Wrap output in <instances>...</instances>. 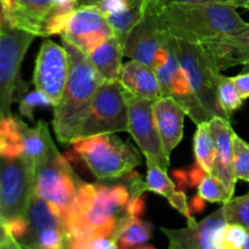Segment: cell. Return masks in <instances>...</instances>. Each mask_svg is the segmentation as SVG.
Listing matches in <instances>:
<instances>
[{"mask_svg": "<svg viewBox=\"0 0 249 249\" xmlns=\"http://www.w3.org/2000/svg\"><path fill=\"white\" fill-rule=\"evenodd\" d=\"M53 146L55 143L49 133L48 124L45 122L39 121L34 128H31L23 122L22 124V147H23L22 156L33 163L34 167L50 153Z\"/></svg>", "mask_w": 249, "mask_h": 249, "instance_id": "23", "label": "cell"}, {"mask_svg": "<svg viewBox=\"0 0 249 249\" xmlns=\"http://www.w3.org/2000/svg\"><path fill=\"white\" fill-rule=\"evenodd\" d=\"M22 249H31V248H28V247H24V246H22Z\"/></svg>", "mask_w": 249, "mask_h": 249, "instance_id": "46", "label": "cell"}, {"mask_svg": "<svg viewBox=\"0 0 249 249\" xmlns=\"http://www.w3.org/2000/svg\"><path fill=\"white\" fill-rule=\"evenodd\" d=\"M231 78H232L233 84L237 88L241 97L243 100L249 99V70H245V72Z\"/></svg>", "mask_w": 249, "mask_h": 249, "instance_id": "35", "label": "cell"}, {"mask_svg": "<svg viewBox=\"0 0 249 249\" xmlns=\"http://www.w3.org/2000/svg\"><path fill=\"white\" fill-rule=\"evenodd\" d=\"M174 49L192 91L209 118L221 117L228 119L219 104L218 91L221 71L213 56L202 44L177 38H174Z\"/></svg>", "mask_w": 249, "mask_h": 249, "instance_id": "4", "label": "cell"}, {"mask_svg": "<svg viewBox=\"0 0 249 249\" xmlns=\"http://www.w3.org/2000/svg\"><path fill=\"white\" fill-rule=\"evenodd\" d=\"M172 177L174 179L175 186L179 187L181 191H186L190 187L189 181V172L187 169H175L172 172Z\"/></svg>", "mask_w": 249, "mask_h": 249, "instance_id": "37", "label": "cell"}, {"mask_svg": "<svg viewBox=\"0 0 249 249\" xmlns=\"http://www.w3.org/2000/svg\"><path fill=\"white\" fill-rule=\"evenodd\" d=\"M219 2H224V4H230L236 7H246L248 4L249 0H216Z\"/></svg>", "mask_w": 249, "mask_h": 249, "instance_id": "40", "label": "cell"}, {"mask_svg": "<svg viewBox=\"0 0 249 249\" xmlns=\"http://www.w3.org/2000/svg\"><path fill=\"white\" fill-rule=\"evenodd\" d=\"M124 46L116 36H111L88 55L90 62L104 80H119L123 67Z\"/></svg>", "mask_w": 249, "mask_h": 249, "instance_id": "22", "label": "cell"}, {"mask_svg": "<svg viewBox=\"0 0 249 249\" xmlns=\"http://www.w3.org/2000/svg\"><path fill=\"white\" fill-rule=\"evenodd\" d=\"M212 134L216 147V157L214 162V169L212 175L218 178L229 194L233 196L237 179L232 168V148L235 130L231 126L230 121L221 117H214L209 121Z\"/></svg>", "mask_w": 249, "mask_h": 249, "instance_id": "18", "label": "cell"}, {"mask_svg": "<svg viewBox=\"0 0 249 249\" xmlns=\"http://www.w3.org/2000/svg\"><path fill=\"white\" fill-rule=\"evenodd\" d=\"M194 152L196 162L207 173L212 174L216 157V147L209 122H203L197 125L194 136Z\"/></svg>", "mask_w": 249, "mask_h": 249, "instance_id": "25", "label": "cell"}, {"mask_svg": "<svg viewBox=\"0 0 249 249\" xmlns=\"http://www.w3.org/2000/svg\"><path fill=\"white\" fill-rule=\"evenodd\" d=\"M72 148L99 180L123 178L141 163L135 147L113 134L78 139Z\"/></svg>", "mask_w": 249, "mask_h": 249, "instance_id": "3", "label": "cell"}, {"mask_svg": "<svg viewBox=\"0 0 249 249\" xmlns=\"http://www.w3.org/2000/svg\"><path fill=\"white\" fill-rule=\"evenodd\" d=\"M152 224L141 220L139 216L126 214L119 220L113 240L118 248L131 249L147 243L152 236Z\"/></svg>", "mask_w": 249, "mask_h": 249, "instance_id": "24", "label": "cell"}, {"mask_svg": "<svg viewBox=\"0 0 249 249\" xmlns=\"http://www.w3.org/2000/svg\"><path fill=\"white\" fill-rule=\"evenodd\" d=\"M206 1H216V0H157V2L162 7L167 6V5H172V4H185V2H206Z\"/></svg>", "mask_w": 249, "mask_h": 249, "instance_id": "39", "label": "cell"}, {"mask_svg": "<svg viewBox=\"0 0 249 249\" xmlns=\"http://www.w3.org/2000/svg\"><path fill=\"white\" fill-rule=\"evenodd\" d=\"M34 194V165L26 157H0V218L26 216Z\"/></svg>", "mask_w": 249, "mask_h": 249, "instance_id": "9", "label": "cell"}, {"mask_svg": "<svg viewBox=\"0 0 249 249\" xmlns=\"http://www.w3.org/2000/svg\"><path fill=\"white\" fill-rule=\"evenodd\" d=\"M189 206H190V211H191L192 214L201 213V212H203L204 208H206V201H204V199L197 194L196 196L192 197Z\"/></svg>", "mask_w": 249, "mask_h": 249, "instance_id": "38", "label": "cell"}, {"mask_svg": "<svg viewBox=\"0 0 249 249\" xmlns=\"http://www.w3.org/2000/svg\"><path fill=\"white\" fill-rule=\"evenodd\" d=\"M237 7L218 1L185 2L162 7L165 28L174 38L204 44L242 33L248 28Z\"/></svg>", "mask_w": 249, "mask_h": 249, "instance_id": "1", "label": "cell"}, {"mask_svg": "<svg viewBox=\"0 0 249 249\" xmlns=\"http://www.w3.org/2000/svg\"><path fill=\"white\" fill-rule=\"evenodd\" d=\"M147 173H146V186L147 191L155 192L160 196L169 198L175 192V182L168 177L167 170L163 169L156 163L146 162Z\"/></svg>", "mask_w": 249, "mask_h": 249, "instance_id": "26", "label": "cell"}, {"mask_svg": "<svg viewBox=\"0 0 249 249\" xmlns=\"http://www.w3.org/2000/svg\"><path fill=\"white\" fill-rule=\"evenodd\" d=\"M187 172H189L190 187L198 186V184L202 181V179H203L207 174H209V173H207L197 162H195L194 164L187 169Z\"/></svg>", "mask_w": 249, "mask_h": 249, "instance_id": "36", "label": "cell"}, {"mask_svg": "<svg viewBox=\"0 0 249 249\" xmlns=\"http://www.w3.org/2000/svg\"><path fill=\"white\" fill-rule=\"evenodd\" d=\"M153 114L163 150L165 155L170 157V153L182 139L184 121L187 114L185 109L169 96H162L153 101Z\"/></svg>", "mask_w": 249, "mask_h": 249, "instance_id": "19", "label": "cell"}, {"mask_svg": "<svg viewBox=\"0 0 249 249\" xmlns=\"http://www.w3.org/2000/svg\"><path fill=\"white\" fill-rule=\"evenodd\" d=\"M245 9H247V10H249V2H248V4H247V5H246V7H245Z\"/></svg>", "mask_w": 249, "mask_h": 249, "instance_id": "45", "label": "cell"}, {"mask_svg": "<svg viewBox=\"0 0 249 249\" xmlns=\"http://www.w3.org/2000/svg\"><path fill=\"white\" fill-rule=\"evenodd\" d=\"M55 5L56 0H0V12L7 26L43 36L44 24Z\"/></svg>", "mask_w": 249, "mask_h": 249, "instance_id": "16", "label": "cell"}, {"mask_svg": "<svg viewBox=\"0 0 249 249\" xmlns=\"http://www.w3.org/2000/svg\"><path fill=\"white\" fill-rule=\"evenodd\" d=\"M218 96L221 109L226 114L229 121H231V116H232L233 112L241 108L243 105V101H245L241 97L237 88L233 84L232 78L221 74L220 80H219Z\"/></svg>", "mask_w": 249, "mask_h": 249, "instance_id": "27", "label": "cell"}, {"mask_svg": "<svg viewBox=\"0 0 249 249\" xmlns=\"http://www.w3.org/2000/svg\"><path fill=\"white\" fill-rule=\"evenodd\" d=\"M155 100L136 96L126 91L128 102V133L134 139L146 162L156 163L163 169L169 168V157L163 150L160 133L153 114Z\"/></svg>", "mask_w": 249, "mask_h": 249, "instance_id": "10", "label": "cell"}, {"mask_svg": "<svg viewBox=\"0 0 249 249\" xmlns=\"http://www.w3.org/2000/svg\"><path fill=\"white\" fill-rule=\"evenodd\" d=\"M84 182L70 162L53 146L48 156L34 167V194L49 203L67 209Z\"/></svg>", "mask_w": 249, "mask_h": 249, "instance_id": "8", "label": "cell"}, {"mask_svg": "<svg viewBox=\"0 0 249 249\" xmlns=\"http://www.w3.org/2000/svg\"><path fill=\"white\" fill-rule=\"evenodd\" d=\"M198 192L197 194L202 197L206 202H211V203H221L224 204L228 202L229 199L232 198L230 194H229L228 189L225 185L220 181L216 177L212 174H207L206 177L202 179L199 182Z\"/></svg>", "mask_w": 249, "mask_h": 249, "instance_id": "29", "label": "cell"}, {"mask_svg": "<svg viewBox=\"0 0 249 249\" xmlns=\"http://www.w3.org/2000/svg\"><path fill=\"white\" fill-rule=\"evenodd\" d=\"M153 0H101L96 5L108 21L113 36L124 46L131 29L143 18Z\"/></svg>", "mask_w": 249, "mask_h": 249, "instance_id": "17", "label": "cell"}, {"mask_svg": "<svg viewBox=\"0 0 249 249\" xmlns=\"http://www.w3.org/2000/svg\"><path fill=\"white\" fill-rule=\"evenodd\" d=\"M36 36L5 24L0 36V118L11 116V106L23 89L22 61Z\"/></svg>", "mask_w": 249, "mask_h": 249, "instance_id": "7", "label": "cell"}, {"mask_svg": "<svg viewBox=\"0 0 249 249\" xmlns=\"http://www.w3.org/2000/svg\"><path fill=\"white\" fill-rule=\"evenodd\" d=\"M101 0H78V7L79 6H96Z\"/></svg>", "mask_w": 249, "mask_h": 249, "instance_id": "41", "label": "cell"}, {"mask_svg": "<svg viewBox=\"0 0 249 249\" xmlns=\"http://www.w3.org/2000/svg\"><path fill=\"white\" fill-rule=\"evenodd\" d=\"M113 36L108 21L97 6H79L70 15L61 38L89 55L92 50Z\"/></svg>", "mask_w": 249, "mask_h": 249, "instance_id": "13", "label": "cell"}, {"mask_svg": "<svg viewBox=\"0 0 249 249\" xmlns=\"http://www.w3.org/2000/svg\"><path fill=\"white\" fill-rule=\"evenodd\" d=\"M119 82L129 94L150 100H157L163 96L155 70L139 61L131 60L123 65Z\"/></svg>", "mask_w": 249, "mask_h": 249, "instance_id": "21", "label": "cell"}, {"mask_svg": "<svg viewBox=\"0 0 249 249\" xmlns=\"http://www.w3.org/2000/svg\"><path fill=\"white\" fill-rule=\"evenodd\" d=\"M70 73V58L63 46L57 45L51 39L41 43L33 73L36 89L45 92L53 105L62 97Z\"/></svg>", "mask_w": 249, "mask_h": 249, "instance_id": "12", "label": "cell"}, {"mask_svg": "<svg viewBox=\"0 0 249 249\" xmlns=\"http://www.w3.org/2000/svg\"><path fill=\"white\" fill-rule=\"evenodd\" d=\"M226 224L220 207L199 223L187 224L184 229L162 228V232L169 242L168 249H216V236Z\"/></svg>", "mask_w": 249, "mask_h": 249, "instance_id": "15", "label": "cell"}, {"mask_svg": "<svg viewBox=\"0 0 249 249\" xmlns=\"http://www.w3.org/2000/svg\"><path fill=\"white\" fill-rule=\"evenodd\" d=\"M232 168L236 179L249 182V143L236 133L233 135Z\"/></svg>", "mask_w": 249, "mask_h": 249, "instance_id": "31", "label": "cell"}, {"mask_svg": "<svg viewBox=\"0 0 249 249\" xmlns=\"http://www.w3.org/2000/svg\"><path fill=\"white\" fill-rule=\"evenodd\" d=\"M0 249H22V246L18 242H16V241H14V242L9 243V245L0 246Z\"/></svg>", "mask_w": 249, "mask_h": 249, "instance_id": "42", "label": "cell"}, {"mask_svg": "<svg viewBox=\"0 0 249 249\" xmlns=\"http://www.w3.org/2000/svg\"><path fill=\"white\" fill-rule=\"evenodd\" d=\"M130 198L128 186L123 184L106 186L96 185V197L91 208L77 220L65 224L68 240H89L109 237L113 240L119 220L126 215V203Z\"/></svg>", "mask_w": 249, "mask_h": 249, "instance_id": "5", "label": "cell"}, {"mask_svg": "<svg viewBox=\"0 0 249 249\" xmlns=\"http://www.w3.org/2000/svg\"><path fill=\"white\" fill-rule=\"evenodd\" d=\"M155 72L160 80L163 96L173 97L197 125L203 122L211 121L208 114L199 104L196 95L192 91L186 75L180 66L179 58L174 49V38H173V48L169 58L164 65L155 68Z\"/></svg>", "mask_w": 249, "mask_h": 249, "instance_id": "14", "label": "cell"}, {"mask_svg": "<svg viewBox=\"0 0 249 249\" xmlns=\"http://www.w3.org/2000/svg\"><path fill=\"white\" fill-rule=\"evenodd\" d=\"M169 36L162 18V6L153 0L143 18L129 33L124 44V56L152 67L158 49Z\"/></svg>", "mask_w": 249, "mask_h": 249, "instance_id": "11", "label": "cell"}, {"mask_svg": "<svg viewBox=\"0 0 249 249\" xmlns=\"http://www.w3.org/2000/svg\"><path fill=\"white\" fill-rule=\"evenodd\" d=\"M202 45L213 56L220 71L240 65L249 70V26L242 33L206 41Z\"/></svg>", "mask_w": 249, "mask_h": 249, "instance_id": "20", "label": "cell"}, {"mask_svg": "<svg viewBox=\"0 0 249 249\" xmlns=\"http://www.w3.org/2000/svg\"><path fill=\"white\" fill-rule=\"evenodd\" d=\"M125 209L128 215L140 218L143 212H145V198H143L142 195L141 196H130Z\"/></svg>", "mask_w": 249, "mask_h": 249, "instance_id": "34", "label": "cell"}, {"mask_svg": "<svg viewBox=\"0 0 249 249\" xmlns=\"http://www.w3.org/2000/svg\"><path fill=\"white\" fill-rule=\"evenodd\" d=\"M242 249H249V230H248V238H247V241H246L245 247H243Z\"/></svg>", "mask_w": 249, "mask_h": 249, "instance_id": "44", "label": "cell"}, {"mask_svg": "<svg viewBox=\"0 0 249 249\" xmlns=\"http://www.w3.org/2000/svg\"><path fill=\"white\" fill-rule=\"evenodd\" d=\"M18 111L19 114L27 117L28 119L33 121L34 112L36 108H43V107H55L53 102L51 101L50 97L43 92L41 90H32V91L26 92L23 96L19 99Z\"/></svg>", "mask_w": 249, "mask_h": 249, "instance_id": "32", "label": "cell"}, {"mask_svg": "<svg viewBox=\"0 0 249 249\" xmlns=\"http://www.w3.org/2000/svg\"><path fill=\"white\" fill-rule=\"evenodd\" d=\"M62 39L70 58V73L60 102L53 107V126L61 143H73L89 112L94 95L104 82L88 55Z\"/></svg>", "mask_w": 249, "mask_h": 249, "instance_id": "2", "label": "cell"}, {"mask_svg": "<svg viewBox=\"0 0 249 249\" xmlns=\"http://www.w3.org/2000/svg\"><path fill=\"white\" fill-rule=\"evenodd\" d=\"M5 19H4V17H2V15H1V12H0V36H1V33H2V29H4V27H5Z\"/></svg>", "mask_w": 249, "mask_h": 249, "instance_id": "43", "label": "cell"}, {"mask_svg": "<svg viewBox=\"0 0 249 249\" xmlns=\"http://www.w3.org/2000/svg\"><path fill=\"white\" fill-rule=\"evenodd\" d=\"M247 238V229L237 224H226L216 236V249H242Z\"/></svg>", "mask_w": 249, "mask_h": 249, "instance_id": "30", "label": "cell"}, {"mask_svg": "<svg viewBox=\"0 0 249 249\" xmlns=\"http://www.w3.org/2000/svg\"><path fill=\"white\" fill-rule=\"evenodd\" d=\"M121 131H128L126 90L119 80H104L95 92L78 139Z\"/></svg>", "mask_w": 249, "mask_h": 249, "instance_id": "6", "label": "cell"}, {"mask_svg": "<svg viewBox=\"0 0 249 249\" xmlns=\"http://www.w3.org/2000/svg\"><path fill=\"white\" fill-rule=\"evenodd\" d=\"M168 202H169L170 206L173 207L174 209H177L182 216H185L187 220V224H195L196 220H195L194 215H192L191 211H190V206H189V202H187V197L185 195V191H177L175 190L174 194L168 198Z\"/></svg>", "mask_w": 249, "mask_h": 249, "instance_id": "33", "label": "cell"}, {"mask_svg": "<svg viewBox=\"0 0 249 249\" xmlns=\"http://www.w3.org/2000/svg\"><path fill=\"white\" fill-rule=\"evenodd\" d=\"M223 212L226 223L237 224L249 230V192L225 202L223 204Z\"/></svg>", "mask_w": 249, "mask_h": 249, "instance_id": "28", "label": "cell"}]
</instances>
